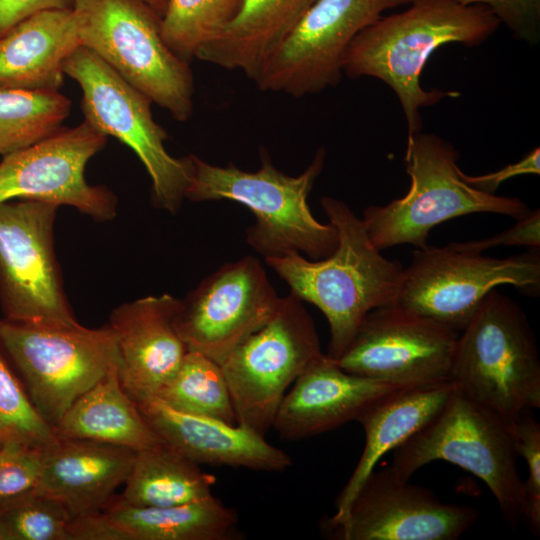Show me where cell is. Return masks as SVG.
Wrapping results in <instances>:
<instances>
[{
  "instance_id": "1",
  "label": "cell",
  "mask_w": 540,
  "mask_h": 540,
  "mask_svg": "<svg viewBox=\"0 0 540 540\" xmlns=\"http://www.w3.org/2000/svg\"><path fill=\"white\" fill-rule=\"evenodd\" d=\"M500 25L483 5L413 0L404 11L382 15L355 36L343 58V74L349 78H376L389 86L401 104L409 138L422 131V107L459 95L421 86L420 76L429 57L449 43L479 46Z\"/></svg>"
},
{
  "instance_id": "2",
  "label": "cell",
  "mask_w": 540,
  "mask_h": 540,
  "mask_svg": "<svg viewBox=\"0 0 540 540\" xmlns=\"http://www.w3.org/2000/svg\"><path fill=\"white\" fill-rule=\"evenodd\" d=\"M320 205L338 231L334 252L320 260L291 253L265 262L289 285L290 292L324 314L330 329L326 355L336 360L371 310L396 303L404 267L380 253L363 219L345 202L324 196Z\"/></svg>"
},
{
  "instance_id": "3",
  "label": "cell",
  "mask_w": 540,
  "mask_h": 540,
  "mask_svg": "<svg viewBox=\"0 0 540 540\" xmlns=\"http://www.w3.org/2000/svg\"><path fill=\"white\" fill-rule=\"evenodd\" d=\"M188 157L191 171L186 199L231 200L249 208L255 223L246 229V241L264 259L299 253L310 260H320L336 249V227L331 222L316 220L307 203L324 168V147L316 151L298 176L278 170L265 149L260 150V168L252 172L231 162L217 166L193 154Z\"/></svg>"
},
{
  "instance_id": "4",
  "label": "cell",
  "mask_w": 540,
  "mask_h": 540,
  "mask_svg": "<svg viewBox=\"0 0 540 540\" xmlns=\"http://www.w3.org/2000/svg\"><path fill=\"white\" fill-rule=\"evenodd\" d=\"M449 380L509 429L540 408V358L520 305L492 289L459 333Z\"/></svg>"
},
{
  "instance_id": "5",
  "label": "cell",
  "mask_w": 540,
  "mask_h": 540,
  "mask_svg": "<svg viewBox=\"0 0 540 540\" xmlns=\"http://www.w3.org/2000/svg\"><path fill=\"white\" fill-rule=\"evenodd\" d=\"M458 150L440 136L418 132L407 138L404 162L410 177L406 195L386 205H371L363 221L374 246H428L429 232L449 219L473 213L524 218L531 209L517 197L478 190L460 175Z\"/></svg>"
},
{
  "instance_id": "6",
  "label": "cell",
  "mask_w": 540,
  "mask_h": 540,
  "mask_svg": "<svg viewBox=\"0 0 540 540\" xmlns=\"http://www.w3.org/2000/svg\"><path fill=\"white\" fill-rule=\"evenodd\" d=\"M73 10L81 46L173 119H190L195 92L190 63L165 43L157 13L141 0H77Z\"/></svg>"
},
{
  "instance_id": "7",
  "label": "cell",
  "mask_w": 540,
  "mask_h": 540,
  "mask_svg": "<svg viewBox=\"0 0 540 540\" xmlns=\"http://www.w3.org/2000/svg\"><path fill=\"white\" fill-rule=\"evenodd\" d=\"M517 457L510 429L454 385L439 412L393 450L388 467L410 479L432 461L457 465L486 484L505 520L516 526L525 510Z\"/></svg>"
},
{
  "instance_id": "8",
  "label": "cell",
  "mask_w": 540,
  "mask_h": 540,
  "mask_svg": "<svg viewBox=\"0 0 540 540\" xmlns=\"http://www.w3.org/2000/svg\"><path fill=\"white\" fill-rule=\"evenodd\" d=\"M0 345L20 372L32 403L53 427L112 368L120 369L117 337L109 324L41 326L3 318Z\"/></svg>"
},
{
  "instance_id": "9",
  "label": "cell",
  "mask_w": 540,
  "mask_h": 540,
  "mask_svg": "<svg viewBox=\"0 0 540 540\" xmlns=\"http://www.w3.org/2000/svg\"><path fill=\"white\" fill-rule=\"evenodd\" d=\"M63 71L81 88L84 120L135 152L151 178L154 205L176 214L186 199L190 161L167 152L168 135L153 119L152 101L83 46L65 60Z\"/></svg>"
},
{
  "instance_id": "10",
  "label": "cell",
  "mask_w": 540,
  "mask_h": 540,
  "mask_svg": "<svg viewBox=\"0 0 540 540\" xmlns=\"http://www.w3.org/2000/svg\"><path fill=\"white\" fill-rule=\"evenodd\" d=\"M303 301L290 292L274 316L221 364L237 424L266 436L295 380L319 357V337Z\"/></svg>"
},
{
  "instance_id": "11",
  "label": "cell",
  "mask_w": 540,
  "mask_h": 540,
  "mask_svg": "<svg viewBox=\"0 0 540 540\" xmlns=\"http://www.w3.org/2000/svg\"><path fill=\"white\" fill-rule=\"evenodd\" d=\"M504 284L525 295L537 296L539 249L495 258L455 250L448 244L426 246L412 252L411 263L403 271L396 304L460 333L487 294Z\"/></svg>"
},
{
  "instance_id": "12",
  "label": "cell",
  "mask_w": 540,
  "mask_h": 540,
  "mask_svg": "<svg viewBox=\"0 0 540 540\" xmlns=\"http://www.w3.org/2000/svg\"><path fill=\"white\" fill-rule=\"evenodd\" d=\"M57 209L37 200L0 203V306L5 320L41 326L79 324L54 251Z\"/></svg>"
},
{
  "instance_id": "13",
  "label": "cell",
  "mask_w": 540,
  "mask_h": 540,
  "mask_svg": "<svg viewBox=\"0 0 540 540\" xmlns=\"http://www.w3.org/2000/svg\"><path fill=\"white\" fill-rule=\"evenodd\" d=\"M413 0H315L254 81L261 91L300 98L338 85L355 36L384 11Z\"/></svg>"
},
{
  "instance_id": "14",
  "label": "cell",
  "mask_w": 540,
  "mask_h": 540,
  "mask_svg": "<svg viewBox=\"0 0 540 540\" xmlns=\"http://www.w3.org/2000/svg\"><path fill=\"white\" fill-rule=\"evenodd\" d=\"M458 335L394 303L371 310L334 362L346 372L400 386L447 381Z\"/></svg>"
},
{
  "instance_id": "15",
  "label": "cell",
  "mask_w": 540,
  "mask_h": 540,
  "mask_svg": "<svg viewBox=\"0 0 540 540\" xmlns=\"http://www.w3.org/2000/svg\"><path fill=\"white\" fill-rule=\"evenodd\" d=\"M107 136L85 120L0 161V203L27 199L65 205L97 222L117 214L116 195L85 179L89 160L106 145Z\"/></svg>"
},
{
  "instance_id": "16",
  "label": "cell",
  "mask_w": 540,
  "mask_h": 540,
  "mask_svg": "<svg viewBox=\"0 0 540 540\" xmlns=\"http://www.w3.org/2000/svg\"><path fill=\"white\" fill-rule=\"evenodd\" d=\"M281 300L259 259L244 256L225 263L179 300L176 327L189 351L221 365L274 316Z\"/></svg>"
},
{
  "instance_id": "17",
  "label": "cell",
  "mask_w": 540,
  "mask_h": 540,
  "mask_svg": "<svg viewBox=\"0 0 540 540\" xmlns=\"http://www.w3.org/2000/svg\"><path fill=\"white\" fill-rule=\"evenodd\" d=\"M479 516L386 467L369 475L343 520L323 522V529L338 540H457Z\"/></svg>"
},
{
  "instance_id": "18",
  "label": "cell",
  "mask_w": 540,
  "mask_h": 540,
  "mask_svg": "<svg viewBox=\"0 0 540 540\" xmlns=\"http://www.w3.org/2000/svg\"><path fill=\"white\" fill-rule=\"evenodd\" d=\"M408 386L355 375L323 354L292 384L276 412L272 428L285 441H297L336 429L374 403Z\"/></svg>"
},
{
  "instance_id": "19",
  "label": "cell",
  "mask_w": 540,
  "mask_h": 540,
  "mask_svg": "<svg viewBox=\"0 0 540 540\" xmlns=\"http://www.w3.org/2000/svg\"><path fill=\"white\" fill-rule=\"evenodd\" d=\"M179 299L146 296L116 307L109 325L117 337L120 378L131 397L156 395L189 351L176 327Z\"/></svg>"
},
{
  "instance_id": "20",
  "label": "cell",
  "mask_w": 540,
  "mask_h": 540,
  "mask_svg": "<svg viewBox=\"0 0 540 540\" xmlns=\"http://www.w3.org/2000/svg\"><path fill=\"white\" fill-rule=\"evenodd\" d=\"M142 415L162 441L197 464L282 472L290 456L250 428L181 412L156 396L134 398Z\"/></svg>"
},
{
  "instance_id": "21",
  "label": "cell",
  "mask_w": 540,
  "mask_h": 540,
  "mask_svg": "<svg viewBox=\"0 0 540 540\" xmlns=\"http://www.w3.org/2000/svg\"><path fill=\"white\" fill-rule=\"evenodd\" d=\"M135 455L121 446L58 437L44 450L34 488L62 504L71 518L102 511L125 483Z\"/></svg>"
},
{
  "instance_id": "22",
  "label": "cell",
  "mask_w": 540,
  "mask_h": 540,
  "mask_svg": "<svg viewBox=\"0 0 540 540\" xmlns=\"http://www.w3.org/2000/svg\"><path fill=\"white\" fill-rule=\"evenodd\" d=\"M453 388L450 380L403 387L359 416L357 422L365 435L363 452L335 501V513L322 522L335 524L343 520L379 460L425 426L443 407Z\"/></svg>"
},
{
  "instance_id": "23",
  "label": "cell",
  "mask_w": 540,
  "mask_h": 540,
  "mask_svg": "<svg viewBox=\"0 0 540 540\" xmlns=\"http://www.w3.org/2000/svg\"><path fill=\"white\" fill-rule=\"evenodd\" d=\"M79 46L73 9L27 17L0 36V87L59 91L64 62Z\"/></svg>"
},
{
  "instance_id": "24",
  "label": "cell",
  "mask_w": 540,
  "mask_h": 540,
  "mask_svg": "<svg viewBox=\"0 0 540 540\" xmlns=\"http://www.w3.org/2000/svg\"><path fill=\"white\" fill-rule=\"evenodd\" d=\"M315 0H242L234 19L204 45L197 60L255 81L261 69Z\"/></svg>"
},
{
  "instance_id": "25",
  "label": "cell",
  "mask_w": 540,
  "mask_h": 540,
  "mask_svg": "<svg viewBox=\"0 0 540 540\" xmlns=\"http://www.w3.org/2000/svg\"><path fill=\"white\" fill-rule=\"evenodd\" d=\"M59 438L91 440L140 451L162 440L112 368L82 394L54 427Z\"/></svg>"
},
{
  "instance_id": "26",
  "label": "cell",
  "mask_w": 540,
  "mask_h": 540,
  "mask_svg": "<svg viewBox=\"0 0 540 540\" xmlns=\"http://www.w3.org/2000/svg\"><path fill=\"white\" fill-rule=\"evenodd\" d=\"M128 540H237V512L214 495L173 506L147 507L126 503L119 496L103 509Z\"/></svg>"
},
{
  "instance_id": "27",
  "label": "cell",
  "mask_w": 540,
  "mask_h": 540,
  "mask_svg": "<svg viewBox=\"0 0 540 540\" xmlns=\"http://www.w3.org/2000/svg\"><path fill=\"white\" fill-rule=\"evenodd\" d=\"M216 477L164 441L136 452L121 496L135 506L163 507L213 495Z\"/></svg>"
},
{
  "instance_id": "28",
  "label": "cell",
  "mask_w": 540,
  "mask_h": 540,
  "mask_svg": "<svg viewBox=\"0 0 540 540\" xmlns=\"http://www.w3.org/2000/svg\"><path fill=\"white\" fill-rule=\"evenodd\" d=\"M70 109L71 101L59 91L0 87V155L53 135Z\"/></svg>"
},
{
  "instance_id": "29",
  "label": "cell",
  "mask_w": 540,
  "mask_h": 540,
  "mask_svg": "<svg viewBox=\"0 0 540 540\" xmlns=\"http://www.w3.org/2000/svg\"><path fill=\"white\" fill-rule=\"evenodd\" d=\"M153 396L175 410L237 424L221 365L199 352L188 351L175 375Z\"/></svg>"
},
{
  "instance_id": "30",
  "label": "cell",
  "mask_w": 540,
  "mask_h": 540,
  "mask_svg": "<svg viewBox=\"0 0 540 540\" xmlns=\"http://www.w3.org/2000/svg\"><path fill=\"white\" fill-rule=\"evenodd\" d=\"M242 0H167L160 20L165 43L189 62L214 40L238 13Z\"/></svg>"
},
{
  "instance_id": "31",
  "label": "cell",
  "mask_w": 540,
  "mask_h": 540,
  "mask_svg": "<svg viewBox=\"0 0 540 540\" xmlns=\"http://www.w3.org/2000/svg\"><path fill=\"white\" fill-rule=\"evenodd\" d=\"M71 516L35 488L0 499V540H70Z\"/></svg>"
},
{
  "instance_id": "32",
  "label": "cell",
  "mask_w": 540,
  "mask_h": 540,
  "mask_svg": "<svg viewBox=\"0 0 540 540\" xmlns=\"http://www.w3.org/2000/svg\"><path fill=\"white\" fill-rule=\"evenodd\" d=\"M57 439L54 427L38 412L0 351V447L45 448Z\"/></svg>"
},
{
  "instance_id": "33",
  "label": "cell",
  "mask_w": 540,
  "mask_h": 540,
  "mask_svg": "<svg viewBox=\"0 0 540 540\" xmlns=\"http://www.w3.org/2000/svg\"><path fill=\"white\" fill-rule=\"evenodd\" d=\"M515 450L528 467L523 481L524 519L536 536L540 533V424L532 411L521 414L510 427Z\"/></svg>"
},
{
  "instance_id": "34",
  "label": "cell",
  "mask_w": 540,
  "mask_h": 540,
  "mask_svg": "<svg viewBox=\"0 0 540 540\" xmlns=\"http://www.w3.org/2000/svg\"><path fill=\"white\" fill-rule=\"evenodd\" d=\"M45 448L18 444L0 447V499L36 486L42 471Z\"/></svg>"
},
{
  "instance_id": "35",
  "label": "cell",
  "mask_w": 540,
  "mask_h": 540,
  "mask_svg": "<svg viewBox=\"0 0 540 540\" xmlns=\"http://www.w3.org/2000/svg\"><path fill=\"white\" fill-rule=\"evenodd\" d=\"M463 6L489 8L517 40L529 46L540 42V0H454Z\"/></svg>"
},
{
  "instance_id": "36",
  "label": "cell",
  "mask_w": 540,
  "mask_h": 540,
  "mask_svg": "<svg viewBox=\"0 0 540 540\" xmlns=\"http://www.w3.org/2000/svg\"><path fill=\"white\" fill-rule=\"evenodd\" d=\"M451 248L459 251L482 253L498 246H522L529 249L540 248V211L531 210L524 218L517 220L515 225L494 236L470 240L465 242H452Z\"/></svg>"
},
{
  "instance_id": "37",
  "label": "cell",
  "mask_w": 540,
  "mask_h": 540,
  "mask_svg": "<svg viewBox=\"0 0 540 540\" xmlns=\"http://www.w3.org/2000/svg\"><path fill=\"white\" fill-rule=\"evenodd\" d=\"M540 174V148L535 147L519 161L506 165L498 171L470 176L460 171L463 180L472 187L489 194H495L506 180L521 175Z\"/></svg>"
},
{
  "instance_id": "38",
  "label": "cell",
  "mask_w": 540,
  "mask_h": 540,
  "mask_svg": "<svg viewBox=\"0 0 540 540\" xmlns=\"http://www.w3.org/2000/svg\"><path fill=\"white\" fill-rule=\"evenodd\" d=\"M68 534L70 540H128L103 510L71 518Z\"/></svg>"
},
{
  "instance_id": "39",
  "label": "cell",
  "mask_w": 540,
  "mask_h": 540,
  "mask_svg": "<svg viewBox=\"0 0 540 540\" xmlns=\"http://www.w3.org/2000/svg\"><path fill=\"white\" fill-rule=\"evenodd\" d=\"M77 0H0V36L27 17L47 10L73 9Z\"/></svg>"
},
{
  "instance_id": "40",
  "label": "cell",
  "mask_w": 540,
  "mask_h": 540,
  "mask_svg": "<svg viewBox=\"0 0 540 540\" xmlns=\"http://www.w3.org/2000/svg\"><path fill=\"white\" fill-rule=\"evenodd\" d=\"M148 5L155 13L162 17L167 0H141Z\"/></svg>"
}]
</instances>
